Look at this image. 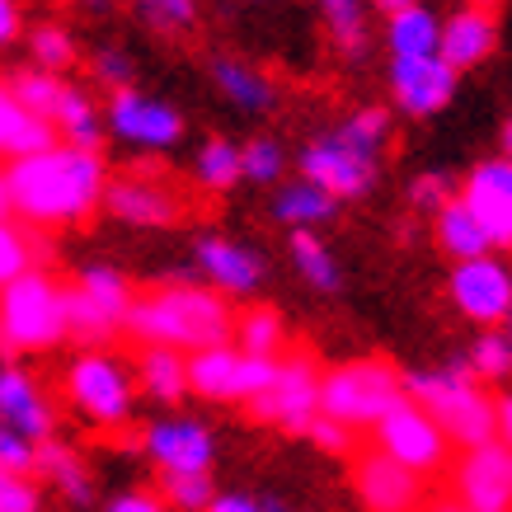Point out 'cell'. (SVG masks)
Wrapping results in <instances>:
<instances>
[{"label":"cell","mask_w":512,"mask_h":512,"mask_svg":"<svg viewBox=\"0 0 512 512\" xmlns=\"http://www.w3.org/2000/svg\"><path fill=\"white\" fill-rule=\"evenodd\" d=\"M5 179H10L15 217L38 226V231H57V226H76V221L94 217L104 207L109 165L94 151H76V146L52 141L47 151L10 160Z\"/></svg>","instance_id":"1"},{"label":"cell","mask_w":512,"mask_h":512,"mask_svg":"<svg viewBox=\"0 0 512 512\" xmlns=\"http://www.w3.org/2000/svg\"><path fill=\"white\" fill-rule=\"evenodd\" d=\"M390 132H395V113L381 104H362L320 137H311L296 156V174L311 179L339 202L367 198L381 179V160H386Z\"/></svg>","instance_id":"2"},{"label":"cell","mask_w":512,"mask_h":512,"mask_svg":"<svg viewBox=\"0 0 512 512\" xmlns=\"http://www.w3.org/2000/svg\"><path fill=\"white\" fill-rule=\"evenodd\" d=\"M127 334L141 348H174V353H202L235 339V311L207 282H165L156 292L132 301Z\"/></svg>","instance_id":"3"},{"label":"cell","mask_w":512,"mask_h":512,"mask_svg":"<svg viewBox=\"0 0 512 512\" xmlns=\"http://www.w3.org/2000/svg\"><path fill=\"white\" fill-rule=\"evenodd\" d=\"M404 395L433 414L456 451L494 442V395L475 381L466 353H451L442 367L404 372Z\"/></svg>","instance_id":"4"},{"label":"cell","mask_w":512,"mask_h":512,"mask_svg":"<svg viewBox=\"0 0 512 512\" xmlns=\"http://www.w3.org/2000/svg\"><path fill=\"white\" fill-rule=\"evenodd\" d=\"M62 400L80 423L118 433L137 419V372L113 348H80L62 367Z\"/></svg>","instance_id":"5"},{"label":"cell","mask_w":512,"mask_h":512,"mask_svg":"<svg viewBox=\"0 0 512 512\" xmlns=\"http://www.w3.org/2000/svg\"><path fill=\"white\" fill-rule=\"evenodd\" d=\"M71 339L66 325V282L47 268H29L24 278L0 287V353H52Z\"/></svg>","instance_id":"6"},{"label":"cell","mask_w":512,"mask_h":512,"mask_svg":"<svg viewBox=\"0 0 512 512\" xmlns=\"http://www.w3.org/2000/svg\"><path fill=\"white\" fill-rule=\"evenodd\" d=\"M404 400V372L386 357H348L320 376V414L339 419L353 433H372Z\"/></svg>","instance_id":"7"},{"label":"cell","mask_w":512,"mask_h":512,"mask_svg":"<svg viewBox=\"0 0 512 512\" xmlns=\"http://www.w3.org/2000/svg\"><path fill=\"white\" fill-rule=\"evenodd\" d=\"M132 282L123 268L113 264H80L76 278L66 282V325L80 348H109L127 329V311H132Z\"/></svg>","instance_id":"8"},{"label":"cell","mask_w":512,"mask_h":512,"mask_svg":"<svg viewBox=\"0 0 512 512\" xmlns=\"http://www.w3.org/2000/svg\"><path fill=\"white\" fill-rule=\"evenodd\" d=\"M278 372V357H249L235 343L188 353V390L212 404H254Z\"/></svg>","instance_id":"9"},{"label":"cell","mask_w":512,"mask_h":512,"mask_svg":"<svg viewBox=\"0 0 512 512\" xmlns=\"http://www.w3.org/2000/svg\"><path fill=\"white\" fill-rule=\"evenodd\" d=\"M372 447L386 451L390 461H400L404 470H414V475H423V480L442 475L447 461H451V451H456L447 442V433L437 428L433 414H428L423 404H414L409 395H404L386 419L372 428Z\"/></svg>","instance_id":"10"},{"label":"cell","mask_w":512,"mask_h":512,"mask_svg":"<svg viewBox=\"0 0 512 512\" xmlns=\"http://www.w3.org/2000/svg\"><path fill=\"white\" fill-rule=\"evenodd\" d=\"M320 376H325V367H315L306 353H282L264 395L249 404V419L306 437V428L320 419Z\"/></svg>","instance_id":"11"},{"label":"cell","mask_w":512,"mask_h":512,"mask_svg":"<svg viewBox=\"0 0 512 512\" xmlns=\"http://www.w3.org/2000/svg\"><path fill=\"white\" fill-rule=\"evenodd\" d=\"M104 127L109 137H118L132 151H151V156H165L184 141V113L174 109L170 99H160L151 90H118L109 94L104 104Z\"/></svg>","instance_id":"12"},{"label":"cell","mask_w":512,"mask_h":512,"mask_svg":"<svg viewBox=\"0 0 512 512\" xmlns=\"http://www.w3.org/2000/svg\"><path fill=\"white\" fill-rule=\"evenodd\" d=\"M447 301L475 329H498L512 311V264L503 254H484L451 264L447 273Z\"/></svg>","instance_id":"13"},{"label":"cell","mask_w":512,"mask_h":512,"mask_svg":"<svg viewBox=\"0 0 512 512\" xmlns=\"http://www.w3.org/2000/svg\"><path fill=\"white\" fill-rule=\"evenodd\" d=\"M141 451L160 475H198V470L217 466V433L212 423L193 419V414H165V419L146 423Z\"/></svg>","instance_id":"14"},{"label":"cell","mask_w":512,"mask_h":512,"mask_svg":"<svg viewBox=\"0 0 512 512\" xmlns=\"http://www.w3.org/2000/svg\"><path fill=\"white\" fill-rule=\"evenodd\" d=\"M451 498L470 512H512V447L484 442L451 461Z\"/></svg>","instance_id":"15"},{"label":"cell","mask_w":512,"mask_h":512,"mask_svg":"<svg viewBox=\"0 0 512 512\" xmlns=\"http://www.w3.org/2000/svg\"><path fill=\"white\" fill-rule=\"evenodd\" d=\"M386 85H390L395 113L414 118V123H428L437 113H447L461 76H456L442 57H395V62L386 66Z\"/></svg>","instance_id":"16"},{"label":"cell","mask_w":512,"mask_h":512,"mask_svg":"<svg viewBox=\"0 0 512 512\" xmlns=\"http://www.w3.org/2000/svg\"><path fill=\"white\" fill-rule=\"evenodd\" d=\"M353 494L362 512H423L428 508V480L390 461L386 451H357L353 456Z\"/></svg>","instance_id":"17"},{"label":"cell","mask_w":512,"mask_h":512,"mask_svg":"<svg viewBox=\"0 0 512 512\" xmlns=\"http://www.w3.org/2000/svg\"><path fill=\"white\" fill-rule=\"evenodd\" d=\"M104 212L118 226H132V231H165V226L179 221V198H174V188L156 170H132L109 179Z\"/></svg>","instance_id":"18"},{"label":"cell","mask_w":512,"mask_h":512,"mask_svg":"<svg viewBox=\"0 0 512 512\" xmlns=\"http://www.w3.org/2000/svg\"><path fill=\"white\" fill-rule=\"evenodd\" d=\"M456 198L475 212V221L484 226L494 254H512V160L489 156L480 165H470Z\"/></svg>","instance_id":"19"},{"label":"cell","mask_w":512,"mask_h":512,"mask_svg":"<svg viewBox=\"0 0 512 512\" xmlns=\"http://www.w3.org/2000/svg\"><path fill=\"white\" fill-rule=\"evenodd\" d=\"M193 268H198V278L221 292L226 301L231 296H254L264 287L268 278V259L259 249L240 245L231 235H198L193 240Z\"/></svg>","instance_id":"20"},{"label":"cell","mask_w":512,"mask_h":512,"mask_svg":"<svg viewBox=\"0 0 512 512\" xmlns=\"http://www.w3.org/2000/svg\"><path fill=\"white\" fill-rule=\"evenodd\" d=\"M0 423L24 433L38 447L47 437H57V404L43 390V381L24 372L19 362H0Z\"/></svg>","instance_id":"21"},{"label":"cell","mask_w":512,"mask_h":512,"mask_svg":"<svg viewBox=\"0 0 512 512\" xmlns=\"http://www.w3.org/2000/svg\"><path fill=\"white\" fill-rule=\"evenodd\" d=\"M498 52V15L494 10H480V5H456L447 19H442V43H437V57L466 76L475 66H484Z\"/></svg>","instance_id":"22"},{"label":"cell","mask_w":512,"mask_h":512,"mask_svg":"<svg viewBox=\"0 0 512 512\" xmlns=\"http://www.w3.org/2000/svg\"><path fill=\"white\" fill-rule=\"evenodd\" d=\"M33 475L43 480V489H52V494L62 498L66 508H94V498H99L90 461L71 442H62V437H47L43 447H38V470Z\"/></svg>","instance_id":"23"},{"label":"cell","mask_w":512,"mask_h":512,"mask_svg":"<svg viewBox=\"0 0 512 512\" xmlns=\"http://www.w3.org/2000/svg\"><path fill=\"white\" fill-rule=\"evenodd\" d=\"M207 76H212V90H217L235 113H268L273 104H278V85H273V76H268L264 66L245 62V57L221 52V57H212Z\"/></svg>","instance_id":"24"},{"label":"cell","mask_w":512,"mask_h":512,"mask_svg":"<svg viewBox=\"0 0 512 512\" xmlns=\"http://www.w3.org/2000/svg\"><path fill=\"white\" fill-rule=\"evenodd\" d=\"M339 198H329L320 184H311V179H287V184L273 193V221L278 226H287V231H320V226H329V221L339 217Z\"/></svg>","instance_id":"25"},{"label":"cell","mask_w":512,"mask_h":512,"mask_svg":"<svg viewBox=\"0 0 512 512\" xmlns=\"http://www.w3.org/2000/svg\"><path fill=\"white\" fill-rule=\"evenodd\" d=\"M132 372H137V390L146 400L156 404H184L188 390V353H174V348H141L137 362H132Z\"/></svg>","instance_id":"26"},{"label":"cell","mask_w":512,"mask_h":512,"mask_svg":"<svg viewBox=\"0 0 512 512\" xmlns=\"http://www.w3.org/2000/svg\"><path fill=\"white\" fill-rule=\"evenodd\" d=\"M52 132L62 146H76V151H104V141H109V127H104V109L94 104L90 94L80 90V85H66L62 104H57V118H52Z\"/></svg>","instance_id":"27"},{"label":"cell","mask_w":512,"mask_h":512,"mask_svg":"<svg viewBox=\"0 0 512 512\" xmlns=\"http://www.w3.org/2000/svg\"><path fill=\"white\" fill-rule=\"evenodd\" d=\"M433 245L442 249V259H451V264H466V259H484V254H494L484 226L475 221V212H470L461 198H451L447 207L433 217Z\"/></svg>","instance_id":"28"},{"label":"cell","mask_w":512,"mask_h":512,"mask_svg":"<svg viewBox=\"0 0 512 512\" xmlns=\"http://www.w3.org/2000/svg\"><path fill=\"white\" fill-rule=\"evenodd\" d=\"M52 141H57V132H52L43 118H33L15 99V90L5 85V76H0V156L24 160V156H33V151H47Z\"/></svg>","instance_id":"29"},{"label":"cell","mask_w":512,"mask_h":512,"mask_svg":"<svg viewBox=\"0 0 512 512\" xmlns=\"http://www.w3.org/2000/svg\"><path fill=\"white\" fill-rule=\"evenodd\" d=\"M287 259H292L296 278L306 282L311 292L334 296L343 287V268L334 259V249L320 240V231H287Z\"/></svg>","instance_id":"30"},{"label":"cell","mask_w":512,"mask_h":512,"mask_svg":"<svg viewBox=\"0 0 512 512\" xmlns=\"http://www.w3.org/2000/svg\"><path fill=\"white\" fill-rule=\"evenodd\" d=\"M437 43H442V15L428 5H409V10L386 19L390 62L395 57H437Z\"/></svg>","instance_id":"31"},{"label":"cell","mask_w":512,"mask_h":512,"mask_svg":"<svg viewBox=\"0 0 512 512\" xmlns=\"http://www.w3.org/2000/svg\"><path fill=\"white\" fill-rule=\"evenodd\" d=\"M24 52H29V66L47 71V76H62L80 66V43L76 33L66 29L62 19H38L24 29Z\"/></svg>","instance_id":"32"},{"label":"cell","mask_w":512,"mask_h":512,"mask_svg":"<svg viewBox=\"0 0 512 512\" xmlns=\"http://www.w3.org/2000/svg\"><path fill=\"white\" fill-rule=\"evenodd\" d=\"M193 184L202 193H231L235 184H245V165H240V141L231 137H207L193 151Z\"/></svg>","instance_id":"33"},{"label":"cell","mask_w":512,"mask_h":512,"mask_svg":"<svg viewBox=\"0 0 512 512\" xmlns=\"http://www.w3.org/2000/svg\"><path fill=\"white\" fill-rule=\"evenodd\" d=\"M315 10L343 57L362 62L367 57V0H315Z\"/></svg>","instance_id":"34"},{"label":"cell","mask_w":512,"mask_h":512,"mask_svg":"<svg viewBox=\"0 0 512 512\" xmlns=\"http://www.w3.org/2000/svg\"><path fill=\"white\" fill-rule=\"evenodd\" d=\"M235 348L249 357H282L287 353V320L273 306H254V311L235 315Z\"/></svg>","instance_id":"35"},{"label":"cell","mask_w":512,"mask_h":512,"mask_svg":"<svg viewBox=\"0 0 512 512\" xmlns=\"http://www.w3.org/2000/svg\"><path fill=\"white\" fill-rule=\"evenodd\" d=\"M5 85L15 90V99L33 113V118H43V123L52 127L57 104H62V94H66L62 76H47V71H38V66H15V71H5Z\"/></svg>","instance_id":"36"},{"label":"cell","mask_w":512,"mask_h":512,"mask_svg":"<svg viewBox=\"0 0 512 512\" xmlns=\"http://www.w3.org/2000/svg\"><path fill=\"white\" fill-rule=\"evenodd\" d=\"M466 362L480 386H508L512 381V343L503 329H480L466 348Z\"/></svg>","instance_id":"37"},{"label":"cell","mask_w":512,"mask_h":512,"mask_svg":"<svg viewBox=\"0 0 512 512\" xmlns=\"http://www.w3.org/2000/svg\"><path fill=\"white\" fill-rule=\"evenodd\" d=\"M156 494L165 498L170 512H207L221 489H217V480H212V470H198V475H160Z\"/></svg>","instance_id":"38"},{"label":"cell","mask_w":512,"mask_h":512,"mask_svg":"<svg viewBox=\"0 0 512 512\" xmlns=\"http://www.w3.org/2000/svg\"><path fill=\"white\" fill-rule=\"evenodd\" d=\"M240 165H245V184L273 188L287 174V146L278 137H249L240 141Z\"/></svg>","instance_id":"39"},{"label":"cell","mask_w":512,"mask_h":512,"mask_svg":"<svg viewBox=\"0 0 512 512\" xmlns=\"http://www.w3.org/2000/svg\"><path fill=\"white\" fill-rule=\"evenodd\" d=\"M456 193H461V184H456L447 170H419L409 179V188H404V202H409L414 212H423V217H437Z\"/></svg>","instance_id":"40"},{"label":"cell","mask_w":512,"mask_h":512,"mask_svg":"<svg viewBox=\"0 0 512 512\" xmlns=\"http://www.w3.org/2000/svg\"><path fill=\"white\" fill-rule=\"evenodd\" d=\"M29 268H38V245H33V235L15 221H0V287L5 282L24 278Z\"/></svg>","instance_id":"41"},{"label":"cell","mask_w":512,"mask_h":512,"mask_svg":"<svg viewBox=\"0 0 512 512\" xmlns=\"http://www.w3.org/2000/svg\"><path fill=\"white\" fill-rule=\"evenodd\" d=\"M90 76L99 80L109 94L132 90V85H137V57H132L127 47H118V43L94 47V52H90Z\"/></svg>","instance_id":"42"},{"label":"cell","mask_w":512,"mask_h":512,"mask_svg":"<svg viewBox=\"0 0 512 512\" xmlns=\"http://www.w3.org/2000/svg\"><path fill=\"white\" fill-rule=\"evenodd\" d=\"M137 5V15L151 24L156 33H193L198 29V0H132Z\"/></svg>","instance_id":"43"},{"label":"cell","mask_w":512,"mask_h":512,"mask_svg":"<svg viewBox=\"0 0 512 512\" xmlns=\"http://www.w3.org/2000/svg\"><path fill=\"white\" fill-rule=\"evenodd\" d=\"M43 508H47V489L38 475L0 470V512H43Z\"/></svg>","instance_id":"44"},{"label":"cell","mask_w":512,"mask_h":512,"mask_svg":"<svg viewBox=\"0 0 512 512\" xmlns=\"http://www.w3.org/2000/svg\"><path fill=\"white\" fill-rule=\"evenodd\" d=\"M0 470H15V475H33L38 470V442H29L24 433L0 423Z\"/></svg>","instance_id":"45"},{"label":"cell","mask_w":512,"mask_h":512,"mask_svg":"<svg viewBox=\"0 0 512 512\" xmlns=\"http://www.w3.org/2000/svg\"><path fill=\"white\" fill-rule=\"evenodd\" d=\"M306 442H311L315 451H325V456H348V451H353V428H343L339 419L320 414V419L306 428Z\"/></svg>","instance_id":"46"},{"label":"cell","mask_w":512,"mask_h":512,"mask_svg":"<svg viewBox=\"0 0 512 512\" xmlns=\"http://www.w3.org/2000/svg\"><path fill=\"white\" fill-rule=\"evenodd\" d=\"M99 512H170L156 489H118L99 503Z\"/></svg>","instance_id":"47"},{"label":"cell","mask_w":512,"mask_h":512,"mask_svg":"<svg viewBox=\"0 0 512 512\" xmlns=\"http://www.w3.org/2000/svg\"><path fill=\"white\" fill-rule=\"evenodd\" d=\"M24 29H29V19H24V0H0V52L5 47L24 43Z\"/></svg>","instance_id":"48"},{"label":"cell","mask_w":512,"mask_h":512,"mask_svg":"<svg viewBox=\"0 0 512 512\" xmlns=\"http://www.w3.org/2000/svg\"><path fill=\"white\" fill-rule=\"evenodd\" d=\"M207 512H268V498H254L245 489H221Z\"/></svg>","instance_id":"49"},{"label":"cell","mask_w":512,"mask_h":512,"mask_svg":"<svg viewBox=\"0 0 512 512\" xmlns=\"http://www.w3.org/2000/svg\"><path fill=\"white\" fill-rule=\"evenodd\" d=\"M494 437L512 447V390H498L494 395Z\"/></svg>","instance_id":"50"},{"label":"cell","mask_w":512,"mask_h":512,"mask_svg":"<svg viewBox=\"0 0 512 512\" xmlns=\"http://www.w3.org/2000/svg\"><path fill=\"white\" fill-rule=\"evenodd\" d=\"M367 5H372L376 15H400V10H409V5H423V0H367Z\"/></svg>","instance_id":"51"},{"label":"cell","mask_w":512,"mask_h":512,"mask_svg":"<svg viewBox=\"0 0 512 512\" xmlns=\"http://www.w3.org/2000/svg\"><path fill=\"white\" fill-rule=\"evenodd\" d=\"M15 217V202H10V179H5V165H0V221Z\"/></svg>","instance_id":"52"},{"label":"cell","mask_w":512,"mask_h":512,"mask_svg":"<svg viewBox=\"0 0 512 512\" xmlns=\"http://www.w3.org/2000/svg\"><path fill=\"white\" fill-rule=\"evenodd\" d=\"M498 156H508L512 160V113L498 123Z\"/></svg>","instance_id":"53"},{"label":"cell","mask_w":512,"mask_h":512,"mask_svg":"<svg viewBox=\"0 0 512 512\" xmlns=\"http://www.w3.org/2000/svg\"><path fill=\"white\" fill-rule=\"evenodd\" d=\"M428 512H470V508H461L456 498H442V503H433V508H428Z\"/></svg>","instance_id":"54"},{"label":"cell","mask_w":512,"mask_h":512,"mask_svg":"<svg viewBox=\"0 0 512 512\" xmlns=\"http://www.w3.org/2000/svg\"><path fill=\"white\" fill-rule=\"evenodd\" d=\"M461 5H480V10H498L503 0H461Z\"/></svg>","instance_id":"55"},{"label":"cell","mask_w":512,"mask_h":512,"mask_svg":"<svg viewBox=\"0 0 512 512\" xmlns=\"http://www.w3.org/2000/svg\"><path fill=\"white\" fill-rule=\"evenodd\" d=\"M80 10H104V5H109V0H76Z\"/></svg>","instance_id":"56"},{"label":"cell","mask_w":512,"mask_h":512,"mask_svg":"<svg viewBox=\"0 0 512 512\" xmlns=\"http://www.w3.org/2000/svg\"><path fill=\"white\" fill-rule=\"evenodd\" d=\"M268 512H296V508H287L282 498H268Z\"/></svg>","instance_id":"57"},{"label":"cell","mask_w":512,"mask_h":512,"mask_svg":"<svg viewBox=\"0 0 512 512\" xmlns=\"http://www.w3.org/2000/svg\"><path fill=\"white\" fill-rule=\"evenodd\" d=\"M498 329H503V334H508V343H512V311H508V320H503Z\"/></svg>","instance_id":"58"}]
</instances>
